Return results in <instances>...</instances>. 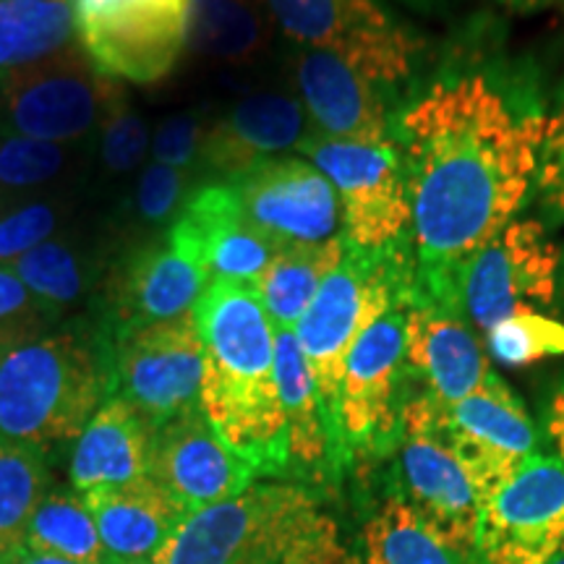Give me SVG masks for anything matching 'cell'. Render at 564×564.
Segmentation results:
<instances>
[{
  "label": "cell",
  "instance_id": "1",
  "mask_svg": "<svg viewBox=\"0 0 564 564\" xmlns=\"http://www.w3.org/2000/svg\"><path fill=\"white\" fill-rule=\"evenodd\" d=\"M544 129L541 112L520 110L486 76L436 82L400 116L415 291L460 308L468 259L535 192Z\"/></svg>",
  "mask_w": 564,
  "mask_h": 564
},
{
  "label": "cell",
  "instance_id": "2",
  "mask_svg": "<svg viewBox=\"0 0 564 564\" xmlns=\"http://www.w3.org/2000/svg\"><path fill=\"white\" fill-rule=\"evenodd\" d=\"M202 335L199 405L217 436L259 476L288 474L274 324L253 288L209 280L194 306Z\"/></svg>",
  "mask_w": 564,
  "mask_h": 564
},
{
  "label": "cell",
  "instance_id": "3",
  "mask_svg": "<svg viewBox=\"0 0 564 564\" xmlns=\"http://www.w3.org/2000/svg\"><path fill=\"white\" fill-rule=\"evenodd\" d=\"M110 394V329L102 319L76 316L0 356V434L51 457L76 444Z\"/></svg>",
  "mask_w": 564,
  "mask_h": 564
},
{
  "label": "cell",
  "instance_id": "4",
  "mask_svg": "<svg viewBox=\"0 0 564 564\" xmlns=\"http://www.w3.org/2000/svg\"><path fill=\"white\" fill-rule=\"evenodd\" d=\"M337 523L306 484L253 481L188 512L154 564H337Z\"/></svg>",
  "mask_w": 564,
  "mask_h": 564
},
{
  "label": "cell",
  "instance_id": "5",
  "mask_svg": "<svg viewBox=\"0 0 564 564\" xmlns=\"http://www.w3.org/2000/svg\"><path fill=\"white\" fill-rule=\"evenodd\" d=\"M345 246V243H343ZM413 253L403 257H377L345 246L340 264L327 274L308 303L306 314L295 324V337L319 392L324 419L337 468H343L340 442H337V403L348 356L369 324L413 291Z\"/></svg>",
  "mask_w": 564,
  "mask_h": 564
},
{
  "label": "cell",
  "instance_id": "6",
  "mask_svg": "<svg viewBox=\"0 0 564 564\" xmlns=\"http://www.w3.org/2000/svg\"><path fill=\"white\" fill-rule=\"evenodd\" d=\"M434 539L468 564H481L478 528L481 499L460 457L444 440L440 408L426 394H411L394 447V491Z\"/></svg>",
  "mask_w": 564,
  "mask_h": 564
},
{
  "label": "cell",
  "instance_id": "7",
  "mask_svg": "<svg viewBox=\"0 0 564 564\" xmlns=\"http://www.w3.org/2000/svg\"><path fill=\"white\" fill-rule=\"evenodd\" d=\"M340 196L343 243L377 257H403L411 246V199L394 141L356 144L308 129L299 147Z\"/></svg>",
  "mask_w": 564,
  "mask_h": 564
},
{
  "label": "cell",
  "instance_id": "8",
  "mask_svg": "<svg viewBox=\"0 0 564 564\" xmlns=\"http://www.w3.org/2000/svg\"><path fill=\"white\" fill-rule=\"evenodd\" d=\"M405 299L387 306L364 329L345 364L337 403L343 465L387 457L398 447L403 411L411 398V373L405 364Z\"/></svg>",
  "mask_w": 564,
  "mask_h": 564
},
{
  "label": "cell",
  "instance_id": "9",
  "mask_svg": "<svg viewBox=\"0 0 564 564\" xmlns=\"http://www.w3.org/2000/svg\"><path fill=\"white\" fill-rule=\"evenodd\" d=\"M123 89L105 79L74 47L0 82V131L79 144L100 129Z\"/></svg>",
  "mask_w": 564,
  "mask_h": 564
},
{
  "label": "cell",
  "instance_id": "10",
  "mask_svg": "<svg viewBox=\"0 0 564 564\" xmlns=\"http://www.w3.org/2000/svg\"><path fill=\"white\" fill-rule=\"evenodd\" d=\"M285 37L348 63L379 87H398L413 70L419 42L377 0H264Z\"/></svg>",
  "mask_w": 564,
  "mask_h": 564
},
{
  "label": "cell",
  "instance_id": "11",
  "mask_svg": "<svg viewBox=\"0 0 564 564\" xmlns=\"http://www.w3.org/2000/svg\"><path fill=\"white\" fill-rule=\"evenodd\" d=\"M560 249L539 220L514 217L468 259L457 303L486 335L499 322L554 306Z\"/></svg>",
  "mask_w": 564,
  "mask_h": 564
},
{
  "label": "cell",
  "instance_id": "12",
  "mask_svg": "<svg viewBox=\"0 0 564 564\" xmlns=\"http://www.w3.org/2000/svg\"><path fill=\"white\" fill-rule=\"evenodd\" d=\"M192 0H79L76 34L105 79L158 84L178 63Z\"/></svg>",
  "mask_w": 564,
  "mask_h": 564
},
{
  "label": "cell",
  "instance_id": "13",
  "mask_svg": "<svg viewBox=\"0 0 564 564\" xmlns=\"http://www.w3.org/2000/svg\"><path fill=\"white\" fill-rule=\"evenodd\" d=\"M112 394L152 429L199 405L204 348L194 314L144 324L110 337Z\"/></svg>",
  "mask_w": 564,
  "mask_h": 564
},
{
  "label": "cell",
  "instance_id": "14",
  "mask_svg": "<svg viewBox=\"0 0 564 564\" xmlns=\"http://www.w3.org/2000/svg\"><path fill=\"white\" fill-rule=\"evenodd\" d=\"M481 564H552L564 556V463L535 455L484 502Z\"/></svg>",
  "mask_w": 564,
  "mask_h": 564
},
{
  "label": "cell",
  "instance_id": "15",
  "mask_svg": "<svg viewBox=\"0 0 564 564\" xmlns=\"http://www.w3.org/2000/svg\"><path fill=\"white\" fill-rule=\"evenodd\" d=\"M436 408L444 440L468 470L481 505L539 455L531 415L497 373L468 398Z\"/></svg>",
  "mask_w": 564,
  "mask_h": 564
},
{
  "label": "cell",
  "instance_id": "16",
  "mask_svg": "<svg viewBox=\"0 0 564 564\" xmlns=\"http://www.w3.org/2000/svg\"><path fill=\"white\" fill-rule=\"evenodd\" d=\"M246 220L280 246H316L343 232L340 196L308 160L280 154L230 181Z\"/></svg>",
  "mask_w": 564,
  "mask_h": 564
},
{
  "label": "cell",
  "instance_id": "17",
  "mask_svg": "<svg viewBox=\"0 0 564 564\" xmlns=\"http://www.w3.org/2000/svg\"><path fill=\"white\" fill-rule=\"evenodd\" d=\"M207 282V267L162 232L154 241L139 243L116 264L100 319L110 337L144 324L178 319L194 314Z\"/></svg>",
  "mask_w": 564,
  "mask_h": 564
},
{
  "label": "cell",
  "instance_id": "18",
  "mask_svg": "<svg viewBox=\"0 0 564 564\" xmlns=\"http://www.w3.org/2000/svg\"><path fill=\"white\" fill-rule=\"evenodd\" d=\"M150 476L188 514L236 497L259 474L217 436L196 405L154 429Z\"/></svg>",
  "mask_w": 564,
  "mask_h": 564
},
{
  "label": "cell",
  "instance_id": "19",
  "mask_svg": "<svg viewBox=\"0 0 564 564\" xmlns=\"http://www.w3.org/2000/svg\"><path fill=\"white\" fill-rule=\"evenodd\" d=\"M405 364L436 405L468 398L494 373L460 308L415 291V282L405 299Z\"/></svg>",
  "mask_w": 564,
  "mask_h": 564
},
{
  "label": "cell",
  "instance_id": "20",
  "mask_svg": "<svg viewBox=\"0 0 564 564\" xmlns=\"http://www.w3.org/2000/svg\"><path fill=\"white\" fill-rule=\"evenodd\" d=\"M175 246L207 267L209 280L257 285L280 246L246 220L230 183H209L188 196L165 230Z\"/></svg>",
  "mask_w": 564,
  "mask_h": 564
},
{
  "label": "cell",
  "instance_id": "21",
  "mask_svg": "<svg viewBox=\"0 0 564 564\" xmlns=\"http://www.w3.org/2000/svg\"><path fill=\"white\" fill-rule=\"evenodd\" d=\"M291 68L303 110L322 137L356 144L394 141V123L379 84L335 55L308 47L293 55Z\"/></svg>",
  "mask_w": 564,
  "mask_h": 564
},
{
  "label": "cell",
  "instance_id": "22",
  "mask_svg": "<svg viewBox=\"0 0 564 564\" xmlns=\"http://www.w3.org/2000/svg\"><path fill=\"white\" fill-rule=\"evenodd\" d=\"M306 133V110L299 97L257 91L232 105L207 129L202 162L230 183L262 160L299 150Z\"/></svg>",
  "mask_w": 564,
  "mask_h": 564
},
{
  "label": "cell",
  "instance_id": "23",
  "mask_svg": "<svg viewBox=\"0 0 564 564\" xmlns=\"http://www.w3.org/2000/svg\"><path fill=\"white\" fill-rule=\"evenodd\" d=\"M154 429L137 408L110 394L91 415L70 455V489L82 494L116 489L150 476Z\"/></svg>",
  "mask_w": 564,
  "mask_h": 564
},
{
  "label": "cell",
  "instance_id": "24",
  "mask_svg": "<svg viewBox=\"0 0 564 564\" xmlns=\"http://www.w3.org/2000/svg\"><path fill=\"white\" fill-rule=\"evenodd\" d=\"M84 502L112 562H152L186 518L152 476L116 489L84 494Z\"/></svg>",
  "mask_w": 564,
  "mask_h": 564
},
{
  "label": "cell",
  "instance_id": "25",
  "mask_svg": "<svg viewBox=\"0 0 564 564\" xmlns=\"http://www.w3.org/2000/svg\"><path fill=\"white\" fill-rule=\"evenodd\" d=\"M274 369H278L280 403L285 413L288 470L314 481L335 476L340 468L333 453L327 419L293 329L274 327Z\"/></svg>",
  "mask_w": 564,
  "mask_h": 564
},
{
  "label": "cell",
  "instance_id": "26",
  "mask_svg": "<svg viewBox=\"0 0 564 564\" xmlns=\"http://www.w3.org/2000/svg\"><path fill=\"white\" fill-rule=\"evenodd\" d=\"M11 270L55 319L66 322V316L95 291L102 262L89 243H82V238L53 236L19 257Z\"/></svg>",
  "mask_w": 564,
  "mask_h": 564
},
{
  "label": "cell",
  "instance_id": "27",
  "mask_svg": "<svg viewBox=\"0 0 564 564\" xmlns=\"http://www.w3.org/2000/svg\"><path fill=\"white\" fill-rule=\"evenodd\" d=\"M264 0H192L186 47L225 66H249L270 45Z\"/></svg>",
  "mask_w": 564,
  "mask_h": 564
},
{
  "label": "cell",
  "instance_id": "28",
  "mask_svg": "<svg viewBox=\"0 0 564 564\" xmlns=\"http://www.w3.org/2000/svg\"><path fill=\"white\" fill-rule=\"evenodd\" d=\"M343 236L316 246H282L253 291L278 329H295L327 274L343 259Z\"/></svg>",
  "mask_w": 564,
  "mask_h": 564
},
{
  "label": "cell",
  "instance_id": "29",
  "mask_svg": "<svg viewBox=\"0 0 564 564\" xmlns=\"http://www.w3.org/2000/svg\"><path fill=\"white\" fill-rule=\"evenodd\" d=\"M70 0H0V82L70 47Z\"/></svg>",
  "mask_w": 564,
  "mask_h": 564
},
{
  "label": "cell",
  "instance_id": "30",
  "mask_svg": "<svg viewBox=\"0 0 564 564\" xmlns=\"http://www.w3.org/2000/svg\"><path fill=\"white\" fill-rule=\"evenodd\" d=\"M47 460L34 444L0 434V564L26 549L34 512L53 489Z\"/></svg>",
  "mask_w": 564,
  "mask_h": 564
},
{
  "label": "cell",
  "instance_id": "31",
  "mask_svg": "<svg viewBox=\"0 0 564 564\" xmlns=\"http://www.w3.org/2000/svg\"><path fill=\"white\" fill-rule=\"evenodd\" d=\"M26 552L74 564H112L87 502L76 489H51L34 512Z\"/></svg>",
  "mask_w": 564,
  "mask_h": 564
},
{
  "label": "cell",
  "instance_id": "32",
  "mask_svg": "<svg viewBox=\"0 0 564 564\" xmlns=\"http://www.w3.org/2000/svg\"><path fill=\"white\" fill-rule=\"evenodd\" d=\"M364 564H468L419 523L398 494H390L366 520Z\"/></svg>",
  "mask_w": 564,
  "mask_h": 564
},
{
  "label": "cell",
  "instance_id": "33",
  "mask_svg": "<svg viewBox=\"0 0 564 564\" xmlns=\"http://www.w3.org/2000/svg\"><path fill=\"white\" fill-rule=\"evenodd\" d=\"M79 158V144H53L0 131V207L40 199V194L74 173Z\"/></svg>",
  "mask_w": 564,
  "mask_h": 564
},
{
  "label": "cell",
  "instance_id": "34",
  "mask_svg": "<svg viewBox=\"0 0 564 564\" xmlns=\"http://www.w3.org/2000/svg\"><path fill=\"white\" fill-rule=\"evenodd\" d=\"M70 215V202L61 194L0 207V267H11L34 246L53 238Z\"/></svg>",
  "mask_w": 564,
  "mask_h": 564
},
{
  "label": "cell",
  "instance_id": "35",
  "mask_svg": "<svg viewBox=\"0 0 564 564\" xmlns=\"http://www.w3.org/2000/svg\"><path fill=\"white\" fill-rule=\"evenodd\" d=\"M486 345L505 366H531L564 356V324L554 316L531 312L499 322L486 333Z\"/></svg>",
  "mask_w": 564,
  "mask_h": 564
},
{
  "label": "cell",
  "instance_id": "36",
  "mask_svg": "<svg viewBox=\"0 0 564 564\" xmlns=\"http://www.w3.org/2000/svg\"><path fill=\"white\" fill-rule=\"evenodd\" d=\"M61 322L11 267H0V356L51 335Z\"/></svg>",
  "mask_w": 564,
  "mask_h": 564
},
{
  "label": "cell",
  "instance_id": "37",
  "mask_svg": "<svg viewBox=\"0 0 564 564\" xmlns=\"http://www.w3.org/2000/svg\"><path fill=\"white\" fill-rule=\"evenodd\" d=\"M192 175L178 167L152 162L139 173L137 192H133V215L144 228H171L188 199Z\"/></svg>",
  "mask_w": 564,
  "mask_h": 564
},
{
  "label": "cell",
  "instance_id": "38",
  "mask_svg": "<svg viewBox=\"0 0 564 564\" xmlns=\"http://www.w3.org/2000/svg\"><path fill=\"white\" fill-rule=\"evenodd\" d=\"M100 160L110 175H123L133 171L147 150H150L152 137L147 121L131 108V102L118 97L100 123Z\"/></svg>",
  "mask_w": 564,
  "mask_h": 564
},
{
  "label": "cell",
  "instance_id": "39",
  "mask_svg": "<svg viewBox=\"0 0 564 564\" xmlns=\"http://www.w3.org/2000/svg\"><path fill=\"white\" fill-rule=\"evenodd\" d=\"M204 137H207V126H204L202 112L183 110L167 116L158 126L152 137V158L160 165L178 167L188 171L202 160Z\"/></svg>",
  "mask_w": 564,
  "mask_h": 564
},
{
  "label": "cell",
  "instance_id": "40",
  "mask_svg": "<svg viewBox=\"0 0 564 564\" xmlns=\"http://www.w3.org/2000/svg\"><path fill=\"white\" fill-rule=\"evenodd\" d=\"M535 194L546 212H552L554 217H564V105L552 118H546Z\"/></svg>",
  "mask_w": 564,
  "mask_h": 564
},
{
  "label": "cell",
  "instance_id": "41",
  "mask_svg": "<svg viewBox=\"0 0 564 564\" xmlns=\"http://www.w3.org/2000/svg\"><path fill=\"white\" fill-rule=\"evenodd\" d=\"M549 436H552V444L564 463V387L554 394L552 408H549V421H546Z\"/></svg>",
  "mask_w": 564,
  "mask_h": 564
},
{
  "label": "cell",
  "instance_id": "42",
  "mask_svg": "<svg viewBox=\"0 0 564 564\" xmlns=\"http://www.w3.org/2000/svg\"><path fill=\"white\" fill-rule=\"evenodd\" d=\"M6 564H74L66 560H55V556H45V554H34V552H19L17 556H11Z\"/></svg>",
  "mask_w": 564,
  "mask_h": 564
},
{
  "label": "cell",
  "instance_id": "43",
  "mask_svg": "<svg viewBox=\"0 0 564 564\" xmlns=\"http://www.w3.org/2000/svg\"><path fill=\"white\" fill-rule=\"evenodd\" d=\"M507 6H514V9H535L539 3H544V0H502Z\"/></svg>",
  "mask_w": 564,
  "mask_h": 564
},
{
  "label": "cell",
  "instance_id": "44",
  "mask_svg": "<svg viewBox=\"0 0 564 564\" xmlns=\"http://www.w3.org/2000/svg\"><path fill=\"white\" fill-rule=\"evenodd\" d=\"M112 564H154V562H112Z\"/></svg>",
  "mask_w": 564,
  "mask_h": 564
},
{
  "label": "cell",
  "instance_id": "45",
  "mask_svg": "<svg viewBox=\"0 0 564 564\" xmlns=\"http://www.w3.org/2000/svg\"><path fill=\"white\" fill-rule=\"evenodd\" d=\"M552 564H564V556H562V560H556V562H552Z\"/></svg>",
  "mask_w": 564,
  "mask_h": 564
}]
</instances>
